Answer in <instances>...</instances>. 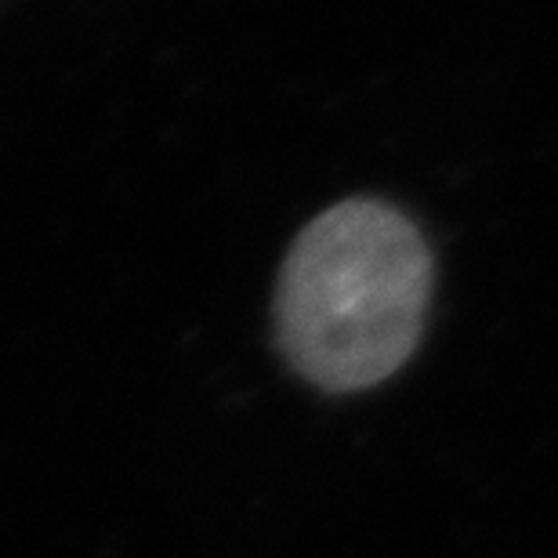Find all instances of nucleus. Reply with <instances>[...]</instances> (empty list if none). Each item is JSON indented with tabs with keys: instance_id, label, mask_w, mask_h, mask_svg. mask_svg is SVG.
Listing matches in <instances>:
<instances>
[{
	"instance_id": "nucleus-1",
	"label": "nucleus",
	"mask_w": 558,
	"mask_h": 558,
	"mask_svg": "<svg viewBox=\"0 0 558 558\" xmlns=\"http://www.w3.org/2000/svg\"><path fill=\"white\" fill-rule=\"evenodd\" d=\"M435 254L403 207L352 196L319 210L287 247L272 333L287 366L323 392H363L417 352Z\"/></svg>"
}]
</instances>
